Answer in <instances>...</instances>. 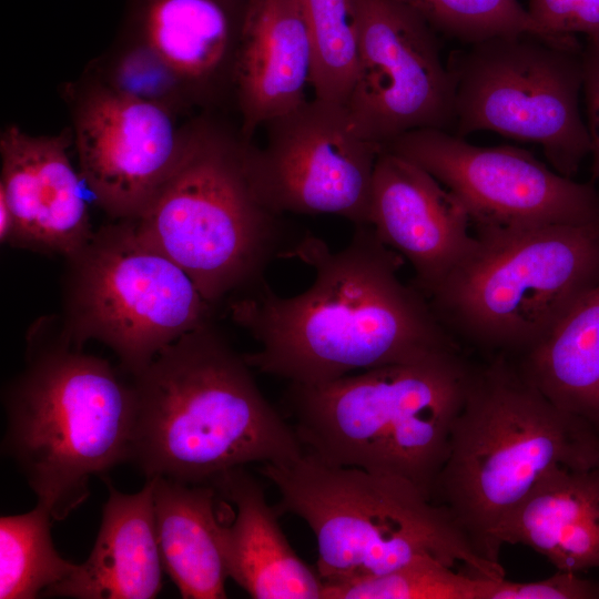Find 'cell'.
Here are the masks:
<instances>
[{"label": "cell", "instance_id": "1", "mask_svg": "<svg viewBox=\"0 0 599 599\" xmlns=\"http://www.w3.org/2000/svg\"><path fill=\"white\" fill-rule=\"evenodd\" d=\"M285 258L314 270L306 291L282 297L264 283L231 304L233 319L261 346L243 355L260 373L312 385L460 351L428 298L400 281L403 257L372 225L355 224L337 252L305 232Z\"/></svg>", "mask_w": 599, "mask_h": 599}, {"label": "cell", "instance_id": "2", "mask_svg": "<svg viewBox=\"0 0 599 599\" xmlns=\"http://www.w3.org/2000/svg\"><path fill=\"white\" fill-rule=\"evenodd\" d=\"M252 367L206 324L134 375L129 460L148 477L212 484L251 463H284L304 448L267 402Z\"/></svg>", "mask_w": 599, "mask_h": 599}, {"label": "cell", "instance_id": "3", "mask_svg": "<svg viewBox=\"0 0 599 599\" xmlns=\"http://www.w3.org/2000/svg\"><path fill=\"white\" fill-rule=\"evenodd\" d=\"M599 465V432L559 408L510 357L475 366L432 500L477 554L499 564L500 530L557 468Z\"/></svg>", "mask_w": 599, "mask_h": 599}, {"label": "cell", "instance_id": "4", "mask_svg": "<svg viewBox=\"0 0 599 599\" xmlns=\"http://www.w3.org/2000/svg\"><path fill=\"white\" fill-rule=\"evenodd\" d=\"M475 366L459 352L321 384L291 383L284 405L304 451L412 483L432 499Z\"/></svg>", "mask_w": 599, "mask_h": 599}, {"label": "cell", "instance_id": "5", "mask_svg": "<svg viewBox=\"0 0 599 599\" xmlns=\"http://www.w3.org/2000/svg\"><path fill=\"white\" fill-rule=\"evenodd\" d=\"M260 474L280 494L277 515L293 514L313 531L323 582L386 573L424 556L505 578L502 566L477 554L445 506L403 478L328 465L305 451L262 464Z\"/></svg>", "mask_w": 599, "mask_h": 599}, {"label": "cell", "instance_id": "6", "mask_svg": "<svg viewBox=\"0 0 599 599\" xmlns=\"http://www.w3.org/2000/svg\"><path fill=\"white\" fill-rule=\"evenodd\" d=\"M473 254L428 296L457 339L519 357L599 281V222L476 229Z\"/></svg>", "mask_w": 599, "mask_h": 599}, {"label": "cell", "instance_id": "7", "mask_svg": "<svg viewBox=\"0 0 599 599\" xmlns=\"http://www.w3.org/2000/svg\"><path fill=\"white\" fill-rule=\"evenodd\" d=\"M253 146L201 129L174 175L132 220L138 231L193 281L209 304L264 284L294 235L261 199L251 173Z\"/></svg>", "mask_w": 599, "mask_h": 599}, {"label": "cell", "instance_id": "8", "mask_svg": "<svg viewBox=\"0 0 599 599\" xmlns=\"http://www.w3.org/2000/svg\"><path fill=\"white\" fill-rule=\"evenodd\" d=\"M6 414V451L53 520L87 499L92 476L129 460L133 387L102 358L44 353L10 389Z\"/></svg>", "mask_w": 599, "mask_h": 599}, {"label": "cell", "instance_id": "9", "mask_svg": "<svg viewBox=\"0 0 599 599\" xmlns=\"http://www.w3.org/2000/svg\"><path fill=\"white\" fill-rule=\"evenodd\" d=\"M583 47L531 33L493 37L450 53L454 134L491 131L534 142L572 177L590 153L579 110Z\"/></svg>", "mask_w": 599, "mask_h": 599}, {"label": "cell", "instance_id": "10", "mask_svg": "<svg viewBox=\"0 0 599 599\" xmlns=\"http://www.w3.org/2000/svg\"><path fill=\"white\" fill-rule=\"evenodd\" d=\"M71 261L72 338L102 342L133 375L165 347L209 324L210 304L191 277L132 220L94 233Z\"/></svg>", "mask_w": 599, "mask_h": 599}, {"label": "cell", "instance_id": "11", "mask_svg": "<svg viewBox=\"0 0 599 599\" xmlns=\"http://www.w3.org/2000/svg\"><path fill=\"white\" fill-rule=\"evenodd\" d=\"M420 166L464 206L476 229L599 222V191L514 145L479 146L438 129L414 130L383 148Z\"/></svg>", "mask_w": 599, "mask_h": 599}, {"label": "cell", "instance_id": "12", "mask_svg": "<svg viewBox=\"0 0 599 599\" xmlns=\"http://www.w3.org/2000/svg\"><path fill=\"white\" fill-rule=\"evenodd\" d=\"M358 52L345 104L361 136L382 149L419 129L454 133V89L438 33L397 0H352Z\"/></svg>", "mask_w": 599, "mask_h": 599}, {"label": "cell", "instance_id": "13", "mask_svg": "<svg viewBox=\"0 0 599 599\" xmlns=\"http://www.w3.org/2000/svg\"><path fill=\"white\" fill-rule=\"evenodd\" d=\"M251 173L278 214H332L369 224L374 170L382 148L358 134L344 104L317 98L265 125Z\"/></svg>", "mask_w": 599, "mask_h": 599}, {"label": "cell", "instance_id": "14", "mask_svg": "<svg viewBox=\"0 0 599 599\" xmlns=\"http://www.w3.org/2000/svg\"><path fill=\"white\" fill-rule=\"evenodd\" d=\"M75 140L81 175L113 217L134 220L182 164V139L155 101L123 91L90 97L78 113Z\"/></svg>", "mask_w": 599, "mask_h": 599}, {"label": "cell", "instance_id": "15", "mask_svg": "<svg viewBox=\"0 0 599 599\" xmlns=\"http://www.w3.org/2000/svg\"><path fill=\"white\" fill-rule=\"evenodd\" d=\"M461 203L432 174L382 149L374 170L369 225L412 265L416 287L428 296L478 244Z\"/></svg>", "mask_w": 599, "mask_h": 599}, {"label": "cell", "instance_id": "16", "mask_svg": "<svg viewBox=\"0 0 599 599\" xmlns=\"http://www.w3.org/2000/svg\"><path fill=\"white\" fill-rule=\"evenodd\" d=\"M65 148L62 136L7 129L0 140V194L13 216L11 244L72 258L94 233Z\"/></svg>", "mask_w": 599, "mask_h": 599}, {"label": "cell", "instance_id": "17", "mask_svg": "<svg viewBox=\"0 0 599 599\" xmlns=\"http://www.w3.org/2000/svg\"><path fill=\"white\" fill-rule=\"evenodd\" d=\"M312 72L301 0H247L233 63L244 139L305 102Z\"/></svg>", "mask_w": 599, "mask_h": 599}, {"label": "cell", "instance_id": "18", "mask_svg": "<svg viewBox=\"0 0 599 599\" xmlns=\"http://www.w3.org/2000/svg\"><path fill=\"white\" fill-rule=\"evenodd\" d=\"M95 544L88 559L77 564L47 597L77 599H151L162 588L153 479L135 494L110 484Z\"/></svg>", "mask_w": 599, "mask_h": 599}, {"label": "cell", "instance_id": "19", "mask_svg": "<svg viewBox=\"0 0 599 599\" xmlns=\"http://www.w3.org/2000/svg\"><path fill=\"white\" fill-rule=\"evenodd\" d=\"M211 485L236 507L222 527L229 578L255 599H323V579L290 545L260 483L240 467Z\"/></svg>", "mask_w": 599, "mask_h": 599}, {"label": "cell", "instance_id": "20", "mask_svg": "<svg viewBox=\"0 0 599 599\" xmlns=\"http://www.w3.org/2000/svg\"><path fill=\"white\" fill-rule=\"evenodd\" d=\"M500 544L525 545L561 571L599 568V465L557 468L512 512Z\"/></svg>", "mask_w": 599, "mask_h": 599}, {"label": "cell", "instance_id": "21", "mask_svg": "<svg viewBox=\"0 0 599 599\" xmlns=\"http://www.w3.org/2000/svg\"><path fill=\"white\" fill-rule=\"evenodd\" d=\"M154 516L163 569L185 599H224L229 578L216 489L152 477Z\"/></svg>", "mask_w": 599, "mask_h": 599}, {"label": "cell", "instance_id": "22", "mask_svg": "<svg viewBox=\"0 0 599 599\" xmlns=\"http://www.w3.org/2000/svg\"><path fill=\"white\" fill-rule=\"evenodd\" d=\"M247 0H140L139 21L148 47L171 72L202 81L226 61Z\"/></svg>", "mask_w": 599, "mask_h": 599}, {"label": "cell", "instance_id": "23", "mask_svg": "<svg viewBox=\"0 0 599 599\" xmlns=\"http://www.w3.org/2000/svg\"><path fill=\"white\" fill-rule=\"evenodd\" d=\"M518 365L555 405L599 432V281Z\"/></svg>", "mask_w": 599, "mask_h": 599}, {"label": "cell", "instance_id": "24", "mask_svg": "<svg viewBox=\"0 0 599 599\" xmlns=\"http://www.w3.org/2000/svg\"><path fill=\"white\" fill-rule=\"evenodd\" d=\"M50 510L41 505L0 518V598L33 599L64 580L77 564L55 550Z\"/></svg>", "mask_w": 599, "mask_h": 599}, {"label": "cell", "instance_id": "25", "mask_svg": "<svg viewBox=\"0 0 599 599\" xmlns=\"http://www.w3.org/2000/svg\"><path fill=\"white\" fill-rule=\"evenodd\" d=\"M499 580L424 556L386 573L324 582L323 599H494Z\"/></svg>", "mask_w": 599, "mask_h": 599}, {"label": "cell", "instance_id": "26", "mask_svg": "<svg viewBox=\"0 0 599 599\" xmlns=\"http://www.w3.org/2000/svg\"><path fill=\"white\" fill-rule=\"evenodd\" d=\"M313 48L315 98L346 104L357 68L358 37L352 0H301Z\"/></svg>", "mask_w": 599, "mask_h": 599}, {"label": "cell", "instance_id": "27", "mask_svg": "<svg viewBox=\"0 0 599 599\" xmlns=\"http://www.w3.org/2000/svg\"><path fill=\"white\" fill-rule=\"evenodd\" d=\"M437 33L473 44L493 37L531 33L560 42L539 28L518 0H397Z\"/></svg>", "mask_w": 599, "mask_h": 599}, {"label": "cell", "instance_id": "28", "mask_svg": "<svg viewBox=\"0 0 599 599\" xmlns=\"http://www.w3.org/2000/svg\"><path fill=\"white\" fill-rule=\"evenodd\" d=\"M527 11L551 37L599 42V0H529Z\"/></svg>", "mask_w": 599, "mask_h": 599}, {"label": "cell", "instance_id": "29", "mask_svg": "<svg viewBox=\"0 0 599 599\" xmlns=\"http://www.w3.org/2000/svg\"><path fill=\"white\" fill-rule=\"evenodd\" d=\"M599 583L578 576V572L557 570L538 581L517 582L502 578L494 599H597Z\"/></svg>", "mask_w": 599, "mask_h": 599}, {"label": "cell", "instance_id": "30", "mask_svg": "<svg viewBox=\"0 0 599 599\" xmlns=\"http://www.w3.org/2000/svg\"><path fill=\"white\" fill-rule=\"evenodd\" d=\"M582 91L592 155V179L599 180V42L587 41L582 50Z\"/></svg>", "mask_w": 599, "mask_h": 599}, {"label": "cell", "instance_id": "31", "mask_svg": "<svg viewBox=\"0 0 599 599\" xmlns=\"http://www.w3.org/2000/svg\"><path fill=\"white\" fill-rule=\"evenodd\" d=\"M13 216L10 206L2 194H0V240L2 243H10L13 234Z\"/></svg>", "mask_w": 599, "mask_h": 599}]
</instances>
